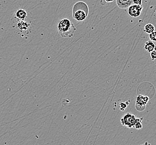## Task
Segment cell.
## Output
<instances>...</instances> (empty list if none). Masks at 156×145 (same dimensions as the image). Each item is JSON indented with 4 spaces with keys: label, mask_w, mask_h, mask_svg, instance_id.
I'll use <instances>...</instances> for the list:
<instances>
[{
    "label": "cell",
    "mask_w": 156,
    "mask_h": 145,
    "mask_svg": "<svg viewBox=\"0 0 156 145\" xmlns=\"http://www.w3.org/2000/svg\"><path fill=\"white\" fill-rule=\"evenodd\" d=\"M59 34L62 38H71L76 30L74 23L68 19L61 20L57 25Z\"/></svg>",
    "instance_id": "6da1fadb"
},
{
    "label": "cell",
    "mask_w": 156,
    "mask_h": 145,
    "mask_svg": "<svg viewBox=\"0 0 156 145\" xmlns=\"http://www.w3.org/2000/svg\"><path fill=\"white\" fill-rule=\"evenodd\" d=\"M88 7L83 2H78L72 8V16L74 20L81 22L86 19L88 14Z\"/></svg>",
    "instance_id": "7a4b0ae2"
},
{
    "label": "cell",
    "mask_w": 156,
    "mask_h": 145,
    "mask_svg": "<svg viewBox=\"0 0 156 145\" xmlns=\"http://www.w3.org/2000/svg\"><path fill=\"white\" fill-rule=\"evenodd\" d=\"M15 19V18H14ZM16 22L14 23V25L12 24V27L17 31L18 34H28L31 32V24L26 21L23 20H17Z\"/></svg>",
    "instance_id": "3957f363"
},
{
    "label": "cell",
    "mask_w": 156,
    "mask_h": 145,
    "mask_svg": "<svg viewBox=\"0 0 156 145\" xmlns=\"http://www.w3.org/2000/svg\"><path fill=\"white\" fill-rule=\"evenodd\" d=\"M137 118L134 114L127 113L121 118V124L129 128H133L136 122Z\"/></svg>",
    "instance_id": "277c9868"
},
{
    "label": "cell",
    "mask_w": 156,
    "mask_h": 145,
    "mask_svg": "<svg viewBox=\"0 0 156 145\" xmlns=\"http://www.w3.org/2000/svg\"><path fill=\"white\" fill-rule=\"evenodd\" d=\"M149 97L142 95H138L136 102V108L139 111H143L145 109L146 106L149 101Z\"/></svg>",
    "instance_id": "5b68a950"
},
{
    "label": "cell",
    "mask_w": 156,
    "mask_h": 145,
    "mask_svg": "<svg viewBox=\"0 0 156 145\" xmlns=\"http://www.w3.org/2000/svg\"><path fill=\"white\" fill-rule=\"evenodd\" d=\"M143 7L140 5L133 4L128 9L129 15L132 17H138L140 16Z\"/></svg>",
    "instance_id": "8992f818"
},
{
    "label": "cell",
    "mask_w": 156,
    "mask_h": 145,
    "mask_svg": "<svg viewBox=\"0 0 156 145\" xmlns=\"http://www.w3.org/2000/svg\"><path fill=\"white\" fill-rule=\"evenodd\" d=\"M116 4L119 8L125 9L132 5L133 0H116Z\"/></svg>",
    "instance_id": "52a82bcc"
},
{
    "label": "cell",
    "mask_w": 156,
    "mask_h": 145,
    "mask_svg": "<svg viewBox=\"0 0 156 145\" xmlns=\"http://www.w3.org/2000/svg\"><path fill=\"white\" fill-rule=\"evenodd\" d=\"M27 11L24 9H19L15 14L14 18L17 20L24 21L27 18Z\"/></svg>",
    "instance_id": "ba28073f"
},
{
    "label": "cell",
    "mask_w": 156,
    "mask_h": 145,
    "mask_svg": "<svg viewBox=\"0 0 156 145\" xmlns=\"http://www.w3.org/2000/svg\"><path fill=\"white\" fill-rule=\"evenodd\" d=\"M155 43L151 41V40H148L147 41H146L144 44V49L147 51H148V53H151L152 51H153L155 50Z\"/></svg>",
    "instance_id": "9c48e42d"
},
{
    "label": "cell",
    "mask_w": 156,
    "mask_h": 145,
    "mask_svg": "<svg viewBox=\"0 0 156 145\" xmlns=\"http://www.w3.org/2000/svg\"><path fill=\"white\" fill-rule=\"evenodd\" d=\"M144 32L148 34H151L155 32V27L153 24H146L144 27Z\"/></svg>",
    "instance_id": "30bf717a"
},
{
    "label": "cell",
    "mask_w": 156,
    "mask_h": 145,
    "mask_svg": "<svg viewBox=\"0 0 156 145\" xmlns=\"http://www.w3.org/2000/svg\"><path fill=\"white\" fill-rule=\"evenodd\" d=\"M143 118H137L136 122L135 123V125H134V128H136L137 129H141L142 128V121H143Z\"/></svg>",
    "instance_id": "8fae6325"
},
{
    "label": "cell",
    "mask_w": 156,
    "mask_h": 145,
    "mask_svg": "<svg viewBox=\"0 0 156 145\" xmlns=\"http://www.w3.org/2000/svg\"><path fill=\"white\" fill-rule=\"evenodd\" d=\"M149 38L150 40L153 42H156V31L152 32L151 34H149Z\"/></svg>",
    "instance_id": "7c38bea8"
},
{
    "label": "cell",
    "mask_w": 156,
    "mask_h": 145,
    "mask_svg": "<svg viewBox=\"0 0 156 145\" xmlns=\"http://www.w3.org/2000/svg\"><path fill=\"white\" fill-rule=\"evenodd\" d=\"M128 106V104L126 103V102H122L120 103V109L121 110H124L125 108H127Z\"/></svg>",
    "instance_id": "4fadbf2b"
},
{
    "label": "cell",
    "mask_w": 156,
    "mask_h": 145,
    "mask_svg": "<svg viewBox=\"0 0 156 145\" xmlns=\"http://www.w3.org/2000/svg\"><path fill=\"white\" fill-rule=\"evenodd\" d=\"M150 56H151V58L152 60H155L156 59V51L153 50L152 51L150 54Z\"/></svg>",
    "instance_id": "5bb4252c"
},
{
    "label": "cell",
    "mask_w": 156,
    "mask_h": 145,
    "mask_svg": "<svg viewBox=\"0 0 156 145\" xmlns=\"http://www.w3.org/2000/svg\"><path fill=\"white\" fill-rule=\"evenodd\" d=\"M133 3L134 4L142 6V0H133Z\"/></svg>",
    "instance_id": "9a60e30c"
},
{
    "label": "cell",
    "mask_w": 156,
    "mask_h": 145,
    "mask_svg": "<svg viewBox=\"0 0 156 145\" xmlns=\"http://www.w3.org/2000/svg\"><path fill=\"white\" fill-rule=\"evenodd\" d=\"M151 145V144L149 143H148V142H146L143 144H142V145Z\"/></svg>",
    "instance_id": "2e32d148"
},
{
    "label": "cell",
    "mask_w": 156,
    "mask_h": 145,
    "mask_svg": "<svg viewBox=\"0 0 156 145\" xmlns=\"http://www.w3.org/2000/svg\"><path fill=\"white\" fill-rule=\"evenodd\" d=\"M106 2H112L113 0H104Z\"/></svg>",
    "instance_id": "e0dca14e"
},
{
    "label": "cell",
    "mask_w": 156,
    "mask_h": 145,
    "mask_svg": "<svg viewBox=\"0 0 156 145\" xmlns=\"http://www.w3.org/2000/svg\"><path fill=\"white\" fill-rule=\"evenodd\" d=\"M154 50L156 51V45H155V50Z\"/></svg>",
    "instance_id": "ac0fdd59"
}]
</instances>
